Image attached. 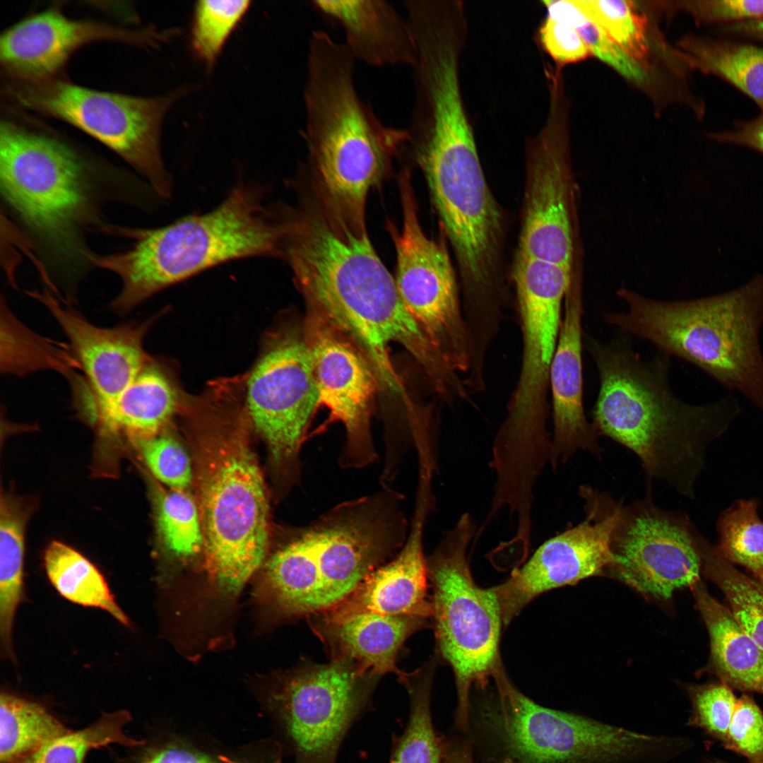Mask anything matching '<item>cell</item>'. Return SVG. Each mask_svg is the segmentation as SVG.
<instances>
[{
	"mask_svg": "<svg viewBox=\"0 0 763 763\" xmlns=\"http://www.w3.org/2000/svg\"><path fill=\"white\" fill-rule=\"evenodd\" d=\"M281 258L312 311L360 349L390 392H404L390 359L392 343L403 346L428 379L447 374L448 362L406 307L366 230H355L324 210H289Z\"/></svg>",
	"mask_w": 763,
	"mask_h": 763,
	"instance_id": "obj_1",
	"label": "cell"
},
{
	"mask_svg": "<svg viewBox=\"0 0 763 763\" xmlns=\"http://www.w3.org/2000/svg\"><path fill=\"white\" fill-rule=\"evenodd\" d=\"M583 343L598 373L591 415L599 435L632 451L649 484L659 480L694 499L706 449L741 413L738 399L728 395L704 405L681 400L669 384L670 357L658 351L646 360L625 336L604 343L584 332Z\"/></svg>",
	"mask_w": 763,
	"mask_h": 763,
	"instance_id": "obj_2",
	"label": "cell"
},
{
	"mask_svg": "<svg viewBox=\"0 0 763 763\" xmlns=\"http://www.w3.org/2000/svg\"><path fill=\"white\" fill-rule=\"evenodd\" d=\"M184 413L197 435V504L208 585L231 601L262 564L269 545L268 501L249 442L245 396L234 387H213Z\"/></svg>",
	"mask_w": 763,
	"mask_h": 763,
	"instance_id": "obj_3",
	"label": "cell"
},
{
	"mask_svg": "<svg viewBox=\"0 0 763 763\" xmlns=\"http://www.w3.org/2000/svg\"><path fill=\"white\" fill-rule=\"evenodd\" d=\"M405 497L390 486L337 504L299 529L266 563L255 591L278 620L309 617L348 598L402 547Z\"/></svg>",
	"mask_w": 763,
	"mask_h": 763,
	"instance_id": "obj_4",
	"label": "cell"
},
{
	"mask_svg": "<svg viewBox=\"0 0 763 763\" xmlns=\"http://www.w3.org/2000/svg\"><path fill=\"white\" fill-rule=\"evenodd\" d=\"M355 62L345 45L327 32L310 35L304 137L324 211L363 230L368 193L407 144L408 134L406 129L384 124L360 97Z\"/></svg>",
	"mask_w": 763,
	"mask_h": 763,
	"instance_id": "obj_5",
	"label": "cell"
},
{
	"mask_svg": "<svg viewBox=\"0 0 763 763\" xmlns=\"http://www.w3.org/2000/svg\"><path fill=\"white\" fill-rule=\"evenodd\" d=\"M122 232L135 239L127 250L88 259L122 283L111 307L126 314L158 292L208 268L240 259L280 257L281 216L257 187L242 183L208 212L156 228Z\"/></svg>",
	"mask_w": 763,
	"mask_h": 763,
	"instance_id": "obj_6",
	"label": "cell"
},
{
	"mask_svg": "<svg viewBox=\"0 0 763 763\" xmlns=\"http://www.w3.org/2000/svg\"><path fill=\"white\" fill-rule=\"evenodd\" d=\"M627 309L603 314L621 333L690 362L763 412V275L704 297L666 301L621 288Z\"/></svg>",
	"mask_w": 763,
	"mask_h": 763,
	"instance_id": "obj_7",
	"label": "cell"
},
{
	"mask_svg": "<svg viewBox=\"0 0 763 763\" xmlns=\"http://www.w3.org/2000/svg\"><path fill=\"white\" fill-rule=\"evenodd\" d=\"M0 122L1 194L16 213L59 254L89 253L82 230L93 217L87 165L62 136L13 109Z\"/></svg>",
	"mask_w": 763,
	"mask_h": 763,
	"instance_id": "obj_8",
	"label": "cell"
},
{
	"mask_svg": "<svg viewBox=\"0 0 763 763\" xmlns=\"http://www.w3.org/2000/svg\"><path fill=\"white\" fill-rule=\"evenodd\" d=\"M476 531L471 515L463 514L427 557L437 649L454 675V720L463 733L468 727L473 687L485 690L502 664L499 598L495 587L485 588L475 582L467 555Z\"/></svg>",
	"mask_w": 763,
	"mask_h": 763,
	"instance_id": "obj_9",
	"label": "cell"
},
{
	"mask_svg": "<svg viewBox=\"0 0 763 763\" xmlns=\"http://www.w3.org/2000/svg\"><path fill=\"white\" fill-rule=\"evenodd\" d=\"M191 87L144 97L98 90L62 76L34 81L6 80V98L22 107L66 122L110 148L148 182L161 198L172 194V179L160 151L167 110Z\"/></svg>",
	"mask_w": 763,
	"mask_h": 763,
	"instance_id": "obj_10",
	"label": "cell"
},
{
	"mask_svg": "<svg viewBox=\"0 0 763 763\" xmlns=\"http://www.w3.org/2000/svg\"><path fill=\"white\" fill-rule=\"evenodd\" d=\"M574 271L516 254L511 273L521 334L516 385L497 434L521 448L547 443L550 405L549 374L562 321V304Z\"/></svg>",
	"mask_w": 763,
	"mask_h": 763,
	"instance_id": "obj_11",
	"label": "cell"
},
{
	"mask_svg": "<svg viewBox=\"0 0 763 763\" xmlns=\"http://www.w3.org/2000/svg\"><path fill=\"white\" fill-rule=\"evenodd\" d=\"M380 678L348 658L305 661L278 677L272 701L300 763H336Z\"/></svg>",
	"mask_w": 763,
	"mask_h": 763,
	"instance_id": "obj_12",
	"label": "cell"
},
{
	"mask_svg": "<svg viewBox=\"0 0 763 763\" xmlns=\"http://www.w3.org/2000/svg\"><path fill=\"white\" fill-rule=\"evenodd\" d=\"M408 170L399 179L403 208L401 233L392 231L399 295L408 312L440 353L459 374L471 362V342L461 293L446 247L423 232Z\"/></svg>",
	"mask_w": 763,
	"mask_h": 763,
	"instance_id": "obj_13",
	"label": "cell"
},
{
	"mask_svg": "<svg viewBox=\"0 0 763 763\" xmlns=\"http://www.w3.org/2000/svg\"><path fill=\"white\" fill-rule=\"evenodd\" d=\"M251 424L266 441L272 459L288 478L299 472L300 454L319 407L313 362L304 337L273 333L247 376Z\"/></svg>",
	"mask_w": 763,
	"mask_h": 763,
	"instance_id": "obj_14",
	"label": "cell"
},
{
	"mask_svg": "<svg viewBox=\"0 0 763 763\" xmlns=\"http://www.w3.org/2000/svg\"><path fill=\"white\" fill-rule=\"evenodd\" d=\"M550 93L546 121L526 143L525 187L516 253L573 269L576 184L561 91Z\"/></svg>",
	"mask_w": 763,
	"mask_h": 763,
	"instance_id": "obj_15",
	"label": "cell"
},
{
	"mask_svg": "<svg viewBox=\"0 0 763 763\" xmlns=\"http://www.w3.org/2000/svg\"><path fill=\"white\" fill-rule=\"evenodd\" d=\"M648 487L644 498L622 505L610 570L640 593L668 599L701 580L702 535L685 514L656 505Z\"/></svg>",
	"mask_w": 763,
	"mask_h": 763,
	"instance_id": "obj_16",
	"label": "cell"
},
{
	"mask_svg": "<svg viewBox=\"0 0 763 763\" xmlns=\"http://www.w3.org/2000/svg\"><path fill=\"white\" fill-rule=\"evenodd\" d=\"M585 518L542 543L509 579L495 586L504 626L533 599L610 570L612 538L623 504L610 494L581 486Z\"/></svg>",
	"mask_w": 763,
	"mask_h": 763,
	"instance_id": "obj_17",
	"label": "cell"
},
{
	"mask_svg": "<svg viewBox=\"0 0 763 763\" xmlns=\"http://www.w3.org/2000/svg\"><path fill=\"white\" fill-rule=\"evenodd\" d=\"M304 336L319 407H326L330 421L340 422L345 430L338 463L345 469L366 467L377 459L369 427L376 374L360 349L313 311Z\"/></svg>",
	"mask_w": 763,
	"mask_h": 763,
	"instance_id": "obj_18",
	"label": "cell"
},
{
	"mask_svg": "<svg viewBox=\"0 0 763 763\" xmlns=\"http://www.w3.org/2000/svg\"><path fill=\"white\" fill-rule=\"evenodd\" d=\"M176 34L153 26L131 28L93 19H74L53 6L6 28L0 37V62L6 79L34 81L62 76L68 59L80 47L112 41L155 48Z\"/></svg>",
	"mask_w": 763,
	"mask_h": 763,
	"instance_id": "obj_19",
	"label": "cell"
},
{
	"mask_svg": "<svg viewBox=\"0 0 763 763\" xmlns=\"http://www.w3.org/2000/svg\"><path fill=\"white\" fill-rule=\"evenodd\" d=\"M30 295L47 309L69 341L71 350L93 396L91 421L95 413L113 401L150 359L144 350L143 339L152 321L100 327L69 303L62 305L47 291Z\"/></svg>",
	"mask_w": 763,
	"mask_h": 763,
	"instance_id": "obj_20",
	"label": "cell"
},
{
	"mask_svg": "<svg viewBox=\"0 0 763 763\" xmlns=\"http://www.w3.org/2000/svg\"><path fill=\"white\" fill-rule=\"evenodd\" d=\"M564 309L549 374L552 422L550 465L553 471L577 452L601 459L600 435L588 420L584 406L582 348L584 313L581 277H574L564 301Z\"/></svg>",
	"mask_w": 763,
	"mask_h": 763,
	"instance_id": "obj_21",
	"label": "cell"
},
{
	"mask_svg": "<svg viewBox=\"0 0 763 763\" xmlns=\"http://www.w3.org/2000/svg\"><path fill=\"white\" fill-rule=\"evenodd\" d=\"M434 503L432 484L419 481L413 514L402 547L393 558L370 572L348 598L326 612L432 617L423 542L427 519Z\"/></svg>",
	"mask_w": 763,
	"mask_h": 763,
	"instance_id": "obj_22",
	"label": "cell"
},
{
	"mask_svg": "<svg viewBox=\"0 0 763 763\" xmlns=\"http://www.w3.org/2000/svg\"><path fill=\"white\" fill-rule=\"evenodd\" d=\"M331 660L348 658L379 676L404 671L397 656L406 639L427 626V618L372 612L337 615L329 612L307 617Z\"/></svg>",
	"mask_w": 763,
	"mask_h": 763,
	"instance_id": "obj_23",
	"label": "cell"
},
{
	"mask_svg": "<svg viewBox=\"0 0 763 763\" xmlns=\"http://www.w3.org/2000/svg\"><path fill=\"white\" fill-rule=\"evenodd\" d=\"M311 4L343 30V43L356 61L378 67L415 65L416 47L409 23L389 2L314 0Z\"/></svg>",
	"mask_w": 763,
	"mask_h": 763,
	"instance_id": "obj_24",
	"label": "cell"
},
{
	"mask_svg": "<svg viewBox=\"0 0 763 763\" xmlns=\"http://www.w3.org/2000/svg\"><path fill=\"white\" fill-rule=\"evenodd\" d=\"M183 394L163 367L153 360L112 402L99 409L91 423L101 436L136 442L164 431L179 411Z\"/></svg>",
	"mask_w": 763,
	"mask_h": 763,
	"instance_id": "obj_25",
	"label": "cell"
},
{
	"mask_svg": "<svg viewBox=\"0 0 763 763\" xmlns=\"http://www.w3.org/2000/svg\"><path fill=\"white\" fill-rule=\"evenodd\" d=\"M690 588L708 630L711 663L720 682L763 695V649L701 580Z\"/></svg>",
	"mask_w": 763,
	"mask_h": 763,
	"instance_id": "obj_26",
	"label": "cell"
},
{
	"mask_svg": "<svg viewBox=\"0 0 763 763\" xmlns=\"http://www.w3.org/2000/svg\"><path fill=\"white\" fill-rule=\"evenodd\" d=\"M28 512L23 504L2 497L0 514V642L1 656L14 660L13 629L24 598L25 529Z\"/></svg>",
	"mask_w": 763,
	"mask_h": 763,
	"instance_id": "obj_27",
	"label": "cell"
},
{
	"mask_svg": "<svg viewBox=\"0 0 763 763\" xmlns=\"http://www.w3.org/2000/svg\"><path fill=\"white\" fill-rule=\"evenodd\" d=\"M682 47L690 66L727 81L763 109V47L706 37H689Z\"/></svg>",
	"mask_w": 763,
	"mask_h": 763,
	"instance_id": "obj_28",
	"label": "cell"
},
{
	"mask_svg": "<svg viewBox=\"0 0 763 763\" xmlns=\"http://www.w3.org/2000/svg\"><path fill=\"white\" fill-rule=\"evenodd\" d=\"M437 661L432 658L398 678L408 692L410 713L402 734L394 738L389 763H442L445 736L434 729L431 692Z\"/></svg>",
	"mask_w": 763,
	"mask_h": 763,
	"instance_id": "obj_29",
	"label": "cell"
},
{
	"mask_svg": "<svg viewBox=\"0 0 763 763\" xmlns=\"http://www.w3.org/2000/svg\"><path fill=\"white\" fill-rule=\"evenodd\" d=\"M44 566L49 581L63 598L105 610L120 624L130 626L129 617L117 603L103 575L76 550L53 541L45 550Z\"/></svg>",
	"mask_w": 763,
	"mask_h": 763,
	"instance_id": "obj_30",
	"label": "cell"
},
{
	"mask_svg": "<svg viewBox=\"0 0 763 763\" xmlns=\"http://www.w3.org/2000/svg\"><path fill=\"white\" fill-rule=\"evenodd\" d=\"M0 763H17L71 729L45 705L13 692L0 695Z\"/></svg>",
	"mask_w": 763,
	"mask_h": 763,
	"instance_id": "obj_31",
	"label": "cell"
},
{
	"mask_svg": "<svg viewBox=\"0 0 763 763\" xmlns=\"http://www.w3.org/2000/svg\"><path fill=\"white\" fill-rule=\"evenodd\" d=\"M131 719L130 712L126 709L102 713L89 726L70 730L49 740L17 763H85L88 753L93 749L110 744L139 747L146 742L124 733V727Z\"/></svg>",
	"mask_w": 763,
	"mask_h": 763,
	"instance_id": "obj_32",
	"label": "cell"
},
{
	"mask_svg": "<svg viewBox=\"0 0 763 763\" xmlns=\"http://www.w3.org/2000/svg\"><path fill=\"white\" fill-rule=\"evenodd\" d=\"M701 554L704 574L720 588L738 622L763 649V585L738 571L706 539Z\"/></svg>",
	"mask_w": 763,
	"mask_h": 763,
	"instance_id": "obj_33",
	"label": "cell"
},
{
	"mask_svg": "<svg viewBox=\"0 0 763 763\" xmlns=\"http://www.w3.org/2000/svg\"><path fill=\"white\" fill-rule=\"evenodd\" d=\"M717 531L716 548L720 555L747 569L763 585V521L758 515V502L736 501L719 516Z\"/></svg>",
	"mask_w": 763,
	"mask_h": 763,
	"instance_id": "obj_34",
	"label": "cell"
},
{
	"mask_svg": "<svg viewBox=\"0 0 763 763\" xmlns=\"http://www.w3.org/2000/svg\"><path fill=\"white\" fill-rule=\"evenodd\" d=\"M250 1L201 0L194 5L189 45L193 55L212 69L230 36L249 9Z\"/></svg>",
	"mask_w": 763,
	"mask_h": 763,
	"instance_id": "obj_35",
	"label": "cell"
},
{
	"mask_svg": "<svg viewBox=\"0 0 763 763\" xmlns=\"http://www.w3.org/2000/svg\"><path fill=\"white\" fill-rule=\"evenodd\" d=\"M1 324L4 325L2 335L5 341L1 369L6 374L23 376L37 370L54 369L68 374L66 369L71 362H67L64 352L24 326L4 304Z\"/></svg>",
	"mask_w": 763,
	"mask_h": 763,
	"instance_id": "obj_36",
	"label": "cell"
},
{
	"mask_svg": "<svg viewBox=\"0 0 763 763\" xmlns=\"http://www.w3.org/2000/svg\"><path fill=\"white\" fill-rule=\"evenodd\" d=\"M156 516L161 540L171 554L187 558L203 550L199 506L186 490L162 492L157 501Z\"/></svg>",
	"mask_w": 763,
	"mask_h": 763,
	"instance_id": "obj_37",
	"label": "cell"
},
{
	"mask_svg": "<svg viewBox=\"0 0 763 763\" xmlns=\"http://www.w3.org/2000/svg\"><path fill=\"white\" fill-rule=\"evenodd\" d=\"M582 12L600 26L637 61L648 58L646 20L632 1L574 0Z\"/></svg>",
	"mask_w": 763,
	"mask_h": 763,
	"instance_id": "obj_38",
	"label": "cell"
},
{
	"mask_svg": "<svg viewBox=\"0 0 763 763\" xmlns=\"http://www.w3.org/2000/svg\"><path fill=\"white\" fill-rule=\"evenodd\" d=\"M692 710L686 725L702 730L724 745L737 699L725 683L705 684L689 688Z\"/></svg>",
	"mask_w": 763,
	"mask_h": 763,
	"instance_id": "obj_39",
	"label": "cell"
},
{
	"mask_svg": "<svg viewBox=\"0 0 763 763\" xmlns=\"http://www.w3.org/2000/svg\"><path fill=\"white\" fill-rule=\"evenodd\" d=\"M153 475L170 489L185 490L191 483L193 471L189 456L172 436L161 433L134 442Z\"/></svg>",
	"mask_w": 763,
	"mask_h": 763,
	"instance_id": "obj_40",
	"label": "cell"
},
{
	"mask_svg": "<svg viewBox=\"0 0 763 763\" xmlns=\"http://www.w3.org/2000/svg\"><path fill=\"white\" fill-rule=\"evenodd\" d=\"M725 749L745 757L747 763H763V711L754 699H737Z\"/></svg>",
	"mask_w": 763,
	"mask_h": 763,
	"instance_id": "obj_41",
	"label": "cell"
},
{
	"mask_svg": "<svg viewBox=\"0 0 763 763\" xmlns=\"http://www.w3.org/2000/svg\"><path fill=\"white\" fill-rule=\"evenodd\" d=\"M589 52L627 79L641 82L644 72L638 61L628 54L597 24L588 17L576 28Z\"/></svg>",
	"mask_w": 763,
	"mask_h": 763,
	"instance_id": "obj_42",
	"label": "cell"
},
{
	"mask_svg": "<svg viewBox=\"0 0 763 763\" xmlns=\"http://www.w3.org/2000/svg\"><path fill=\"white\" fill-rule=\"evenodd\" d=\"M537 39L543 51L560 65L579 61L589 54L576 29L547 16L538 28Z\"/></svg>",
	"mask_w": 763,
	"mask_h": 763,
	"instance_id": "obj_43",
	"label": "cell"
},
{
	"mask_svg": "<svg viewBox=\"0 0 763 763\" xmlns=\"http://www.w3.org/2000/svg\"><path fill=\"white\" fill-rule=\"evenodd\" d=\"M684 5L697 20L706 23L731 24L763 18V0L692 1Z\"/></svg>",
	"mask_w": 763,
	"mask_h": 763,
	"instance_id": "obj_44",
	"label": "cell"
},
{
	"mask_svg": "<svg viewBox=\"0 0 763 763\" xmlns=\"http://www.w3.org/2000/svg\"><path fill=\"white\" fill-rule=\"evenodd\" d=\"M115 763H216L211 758L194 752L170 747L141 749L118 758Z\"/></svg>",
	"mask_w": 763,
	"mask_h": 763,
	"instance_id": "obj_45",
	"label": "cell"
},
{
	"mask_svg": "<svg viewBox=\"0 0 763 763\" xmlns=\"http://www.w3.org/2000/svg\"><path fill=\"white\" fill-rule=\"evenodd\" d=\"M709 136L719 143L746 147L763 154V109L757 117L740 122L729 130L711 133Z\"/></svg>",
	"mask_w": 763,
	"mask_h": 763,
	"instance_id": "obj_46",
	"label": "cell"
},
{
	"mask_svg": "<svg viewBox=\"0 0 763 763\" xmlns=\"http://www.w3.org/2000/svg\"><path fill=\"white\" fill-rule=\"evenodd\" d=\"M442 763H477L469 738L445 737Z\"/></svg>",
	"mask_w": 763,
	"mask_h": 763,
	"instance_id": "obj_47",
	"label": "cell"
},
{
	"mask_svg": "<svg viewBox=\"0 0 763 763\" xmlns=\"http://www.w3.org/2000/svg\"><path fill=\"white\" fill-rule=\"evenodd\" d=\"M726 32L763 41V18L726 24Z\"/></svg>",
	"mask_w": 763,
	"mask_h": 763,
	"instance_id": "obj_48",
	"label": "cell"
},
{
	"mask_svg": "<svg viewBox=\"0 0 763 763\" xmlns=\"http://www.w3.org/2000/svg\"><path fill=\"white\" fill-rule=\"evenodd\" d=\"M219 759H220V761H222L224 763H240L239 762H237L235 760L230 759L229 757H225V756L220 755V756H219Z\"/></svg>",
	"mask_w": 763,
	"mask_h": 763,
	"instance_id": "obj_49",
	"label": "cell"
},
{
	"mask_svg": "<svg viewBox=\"0 0 763 763\" xmlns=\"http://www.w3.org/2000/svg\"><path fill=\"white\" fill-rule=\"evenodd\" d=\"M706 763H728V762L721 761V760H715V761L708 762Z\"/></svg>",
	"mask_w": 763,
	"mask_h": 763,
	"instance_id": "obj_50",
	"label": "cell"
}]
</instances>
